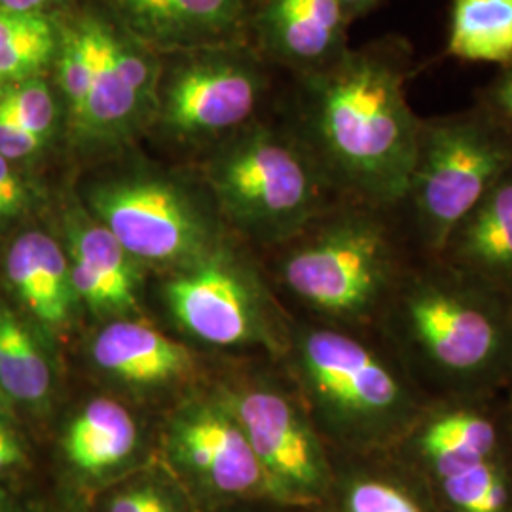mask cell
I'll return each instance as SVG.
<instances>
[{
  "label": "cell",
  "instance_id": "cell-7",
  "mask_svg": "<svg viewBox=\"0 0 512 512\" xmlns=\"http://www.w3.org/2000/svg\"><path fill=\"white\" fill-rule=\"evenodd\" d=\"M90 211L139 262L188 266L211 253V228L179 186L122 177L93 186Z\"/></svg>",
  "mask_w": 512,
  "mask_h": 512
},
{
  "label": "cell",
  "instance_id": "cell-22",
  "mask_svg": "<svg viewBox=\"0 0 512 512\" xmlns=\"http://www.w3.org/2000/svg\"><path fill=\"white\" fill-rule=\"evenodd\" d=\"M0 389L14 406L40 412L52 395V366L37 334L0 304Z\"/></svg>",
  "mask_w": 512,
  "mask_h": 512
},
{
  "label": "cell",
  "instance_id": "cell-10",
  "mask_svg": "<svg viewBox=\"0 0 512 512\" xmlns=\"http://www.w3.org/2000/svg\"><path fill=\"white\" fill-rule=\"evenodd\" d=\"M169 454L213 494L266 497L277 503L251 442L224 399L184 406L169 423Z\"/></svg>",
  "mask_w": 512,
  "mask_h": 512
},
{
  "label": "cell",
  "instance_id": "cell-28",
  "mask_svg": "<svg viewBox=\"0 0 512 512\" xmlns=\"http://www.w3.org/2000/svg\"><path fill=\"white\" fill-rule=\"evenodd\" d=\"M48 139L23 128L16 120L0 112V156L10 162L31 158L46 145Z\"/></svg>",
  "mask_w": 512,
  "mask_h": 512
},
{
  "label": "cell",
  "instance_id": "cell-26",
  "mask_svg": "<svg viewBox=\"0 0 512 512\" xmlns=\"http://www.w3.org/2000/svg\"><path fill=\"white\" fill-rule=\"evenodd\" d=\"M109 50L116 73L147 110L156 103V76L154 67L128 38L116 33L109 25Z\"/></svg>",
  "mask_w": 512,
  "mask_h": 512
},
{
  "label": "cell",
  "instance_id": "cell-25",
  "mask_svg": "<svg viewBox=\"0 0 512 512\" xmlns=\"http://www.w3.org/2000/svg\"><path fill=\"white\" fill-rule=\"evenodd\" d=\"M0 112L44 139L50 137L57 118L54 95L40 76L0 90Z\"/></svg>",
  "mask_w": 512,
  "mask_h": 512
},
{
  "label": "cell",
  "instance_id": "cell-24",
  "mask_svg": "<svg viewBox=\"0 0 512 512\" xmlns=\"http://www.w3.org/2000/svg\"><path fill=\"white\" fill-rule=\"evenodd\" d=\"M61 27L46 12H0V90L27 80L55 59Z\"/></svg>",
  "mask_w": 512,
  "mask_h": 512
},
{
  "label": "cell",
  "instance_id": "cell-8",
  "mask_svg": "<svg viewBox=\"0 0 512 512\" xmlns=\"http://www.w3.org/2000/svg\"><path fill=\"white\" fill-rule=\"evenodd\" d=\"M268 476L281 505L321 503L332 467L308 414L285 391L262 385L224 397Z\"/></svg>",
  "mask_w": 512,
  "mask_h": 512
},
{
  "label": "cell",
  "instance_id": "cell-35",
  "mask_svg": "<svg viewBox=\"0 0 512 512\" xmlns=\"http://www.w3.org/2000/svg\"><path fill=\"white\" fill-rule=\"evenodd\" d=\"M340 2L346 8L349 18L357 19L376 10L384 0H340Z\"/></svg>",
  "mask_w": 512,
  "mask_h": 512
},
{
  "label": "cell",
  "instance_id": "cell-15",
  "mask_svg": "<svg viewBox=\"0 0 512 512\" xmlns=\"http://www.w3.org/2000/svg\"><path fill=\"white\" fill-rule=\"evenodd\" d=\"M4 274L23 310L48 332L67 329L76 308L69 256L42 230H29L12 241Z\"/></svg>",
  "mask_w": 512,
  "mask_h": 512
},
{
  "label": "cell",
  "instance_id": "cell-17",
  "mask_svg": "<svg viewBox=\"0 0 512 512\" xmlns=\"http://www.w3.org/2000/svg\"><path fill=\"white\" fill-rule=\"evenodd\" d=\"M92 359L114 380L133 385H160L186 376L192 353L147 323L116 319L92 342Z\"/></svg>",
  "mask_w": 512,
  "mask_h": 512
},
{
  "label": "cell",
  "instance_id": "cell-1",
  "mask_svg": "<svg viewBox=\"0 0 512 512\" xmlns=\"http://www.w3.org/2000/svg\"><path fill=\"white\" fill-rule=\"evenodd\" d=\"M414 73L410 42L389 35L302 74L296 135L338 196L403 198L421 120L408 101Z\"/></svg>",
  "mask_w": 512,
  "mask_h": 512
},
{
  "label": "cell",
  "instance_id": "cell-21",
  "mask_svg": "<svg viewBox=\"0 0 512 512\" xmlns=\"http://www.w3.org/2000/svg\"><path fill=\"white\" fill-rule=\"evenodd\" d=\"M338 512H442L425 476L399 458L342 480Z\"/></svg>",
  "mask_w": 512,
  "mask_h": 512
},
{
  "label": "cell",
  "instance_id": "cell-18",
  "mask_svg": "<svg viewBox=\"0 0 512 512\" xmlns=\"http://www.w3.org/2000/svg\"><path fill=\"white\" fill-rule=\"evenodd\" d=\"M129 29L158 46L224 37L243 16L241 0H107Z\"/></svg>",
  "mask_w": 512,
  "mask_h": 512
},
{
  "label": "cell",
  "instance_id": "cell-23",
  "mask_svg": "<svg viewBox=\"0 0 512 512\" xmlns=\"http://www.w3.org/2000/svg\"><path fill=\"white\" fill-rule=\"evenodd\" d=\"M444 54L465 63H511L512 0H452Z\"/></svg>",
  "mask_w": 512,
  "mask_h": 512
},
{
  "label": "cell",
  "instance_id": "cell-31",
  "mask_svg": "<svg viewBox=\"0 0 512 512\" xmlns=\"http://www.w3.org/2000/svg\"><path fill=\"white\" fill-rule=\"evenodd\" d=\"M148 486L118 492L109 501L107 512H147Z\"/></svg>",
  "mask_w": 512,
  "mask_h": 512
},
{
  "label": "cell",
  "instance_id": "cell-29",
  "mask_svg": "<svg viewBox=\"0 0 512 512\" xmlns=\"http://www.w3.org/2000/svg\"><path fill=\"white\" fill-rule=\"evenodd\" d=\"M29 465V450L14 425L12 414H0V480L19 473Z\"/></svg>",
  "mask_w": 512,
  "mask_h": 512
},
{
  "label": "cell",
  "instance_id": "cell-9",
  "mask_svg": "<svg viewBox=\"0 0 512 512\" xmlns=\"http://www.w3.org/2000/svg\"><path fill=\"white\" fill-rule=\"evenodd\" d=\"M165 300L179 325L207 344H277L255 277L226 256L207 253L188 264L167 283Z\"/></svg>",
  "mask_w": 512,
  "mask_h": 512
},
{
  "label": "cell",
  "instance_id": "cell-5",
  "mask_svg": "<svg viewBox=\"0 0 512 512\" xmlns=\"http://www.w3.org/2000/svg\"><path fill=\"white\" fill-rule=\"evenodd\" d=\"M512 167V133L488 110L421 118L414 162L397 209L421 255L437 256Z\"/></svg>",
  "mask_w": 512,
  "mask_h": 512
},
{
  "label": "cell",
  "instance_id": "cell-20",
  "mask_svg": "<svg viewBox=\"0 0 512 512\" xmlns=\"http://www.w3.org/2000/svg\"><path fill=\"white\" fill-rule=\"evenodd\" d=\"M92 57V84L86 109L76 133L82 139L114 141L135 126L145 109L116 73L109 50V23L103 19L82 18Z\"/></svg>",
  "mask_w": 512,
  "mask_h": 512
},
{
  "label": "cell",
  "instance_id": "cell-27",
  "mask_svg": "<svg viewBox=\"0 0 512 512\" xmlns=\"http://www.w3.org/2000/svg\"><path fill=\"white\" fill-rule=\"evenodd\" d=\"M512 133V61L497 67L494 78L478 92L476 101Z\"/></svg>",
  "mask_w": 512,
  "mask_h": 512
},
{
  "label": "cell",
  "instance_id": "cell-6",
  "mask_svg": "<svg viewBox=\"0 0 512 512\" xmlns=\"http://www.w3.org/2000/svg\"><path fill=\"white\" fill-rule=\"evenodd\" d=\"M222 207L251 236L281 245L338 196L294 133L256 128L209 167Z\"/></svg>",
  "mask_w": 512,
  "mask_h": 512
},
{
  "label": "cell",
  "instance_id": "cell-4",
  "mask_svg": "<svg viewBox=\"0 0 512 512\" xmlns=\"http://www.w3.org/2000/svg\"><path fill=\"white\" fill-rule=\"evenodd\" d=\"M293 349L315 412L349 444L391 452L431 404L380 336L319 325L298 330Z\"/></svg>",
  "mask_w": 512,
  "mask_h": 512
},
{
  "label": "cell",
  "instance_id": "cell-13",
  "mask_svg": "<svg viewBox=\"0 0 512 512\" xmlns=\"http://www.w3.org/2000/svg\"><path fill=\"white\" fill-rule=\"evenodd\" d=\"M437 256L512 304V167L459 222Z\"/></svg>",
  "mask_w": 512,
  "mask_h": 512
},
{
  "label": "cell",
  "instance_id": "cell-34",
  "mask_svg": "<svg viewBox=\"0 0 512 512\" xmlns=\"http://www.w3.org/2000/svg\"><path fill=\"white\" fill-rule=\"evenodd\" d=\"M147 512H179L173 501L156 486H148Z\"/></svg>",
  "mask_w": 512,
  "mask_h": 512
},
{
  "label": "cell",
  "instance_id": "cell-14",
  "mask_svg": "<svg viewBox=\"0 0 512 512\" xmlns=\"http://www.w3.org/2000/svg\"><path fill=\"white\" fill-rule=\"evenodd\" d=\"M349 18L340 0H264V46L300 74L327 67L348 50Z\"/></svg>",
  "mask_w": 512,
  "mask_h": 512
},
{
  "label": "cell",
  "instance_id": "cell-36",
  "mask_svg": "<svg viewBox=\"0 0 512 512\" xmlns=\"http://www.w3.org/2000/svg\"><path fill=\"white\" fill-rule=\"evenodd\" d=\"M0 512H18V503L12 490L0 480Z\"/></svg>",
  "mask_w": 512,
  "mask_h": 512
},
{
  "label": "cell",
  "instance_id": "cell-2",
  "mask_svg": "<svg viewBox=\"0 0 512 512\" xmlns=\"http://www.w3.org/2000/svg\"><path fill=\"white\" fill-rule=\"evenodd\" d=\"M376 334L431 401L494 399L512 382V304L439 256L420 255Z\"/></svg>",
  "mask_w": 512,
  "mask_h": 512
},
{
  "label": "cell",
  "instance_id": "cell-32",
  "mask_svg": "<svg viewBox=\"0 0 512 512\" xmlns=\"http://www.w3.org/2000/svg\"><path fill=\"white\" fill-rule=\"evenodd\" d=\"M54 0H0V12H14V14H35L46 12V8Z\"/></svg>",
  "mask_w": 512,
  "mask_h": 512
},
{
  "label": "cell",
  "instance_id": "cell-33",
  "mask_svg": "<svg viewBox=\"0 0 512 512\" xmlns=\"http://www.w3.org/2000/svg\"><path fill=\"white\" fill-rule=\"evenodd\" d=\"M505 399L499 408L501 423H503V435H505V450L512 459V382L505 387Z\"/></svg>",
  "mask_w": 512,
  "mask_h": 512
},
{
  "label": "cell",
  "instance_id": "cell-16",
  "mask_svg": "<svg viewBox=\"0 0 512 512\" xmlns=\"http://www.w3.org/2000/svg\"><path fill=\"white\" fill-rule=\"evenodd\" d=\"M137 262L101 222H74L69 232L71 281L78 302L95 315L124 319L137 310Z\"/></svg>",
  "mask_w": 512,
  "mask_h": 512
},
{
  "label": "cell",
  "instance_id": "cell-37",
  "mask_svg": "<svg viewBox=\"0 0 512 512\" xmlns=\"http://www.w3.org/2000/svg\"><path fill=\"white\" fill-rule=\"evenodd\" d=\"M0 414H12L14 416V404L10 403V399L2 393V389H0Z\"/></svg>",
  "mask_w": 512,
  "mask_h": 512
},
{
  "label": "cell",
  "instance_id": "cell-30",
  "mask_svg": "<svg viewBox=\"0 0 512 512\" xmlns=\"http://www.w3.org/2000/svg\"><path fill=\"white\" fill-rule=\"evenodd\" d=\"M29 207V192L21 183L12 162L0 156V222L18 219Z\"/></svg>",
  "mask_w": 512,
  "mask_h": 512
},
{
  "label": "cell",
  "instance_id": "cell-3",
  "mask_svg": "<svg viewBox=\"0 0 512 512\" xmlns=\"http://www.w3.org/2000/svg\"><path fill=\"white\" fill-rule=\"evenodd\" d=\"M285 289L332 325L374 329L421 255L397 205L338 198L281 243Z\"/></svg>",
  "mask_w": 512,
  "mask_h": 512
},
{
  "label": "cell",
  "instance_id": "cell-12",
  "mask_svg": "<svg viewBox=\"0 0 512 512\" xmlns=\"http://www.w3.org/2000/svg\"><path fill=\"white\" fill-rule=\"evenodd\" d=\"M262 78L251 65L198 61L167 86L164 120L184 137H205L241 126L255 112Z\"/></svg>",
  "mask_w": 512,
  "mask_h": 512
},
{
  "label": "cell",
  "instance_id": "cell-11",
  "mask_svg": "<svg viewBox=\"0 0 512 512\" xmlns=\"http://www.w3.org/2000/svg\"><path fill=\"white\" fill-rule=\"evenodd\" d=\"M492 399L431 403L393 450L429 482L505 454L499 408Z\"/></svg>",
  "mask_w": 512,
  "mask_h": 512
},
{
  "label": "cell",
  "instance_id": "cell-19",
  "mask_svg": "<svg viewBox=\"0 0 512 512\" xmlns=\"http://www.w3.org/2000/svg\"><path fill=\"white\" fill-rule=\"evenodd\" d=\"M137 425L112 399H93L65 429L63 454L82 475L101 476L120 467L137 446Z\"/></svg>",
  "mask_w": 512,
  "mask_h": 512
}]
</instances>
